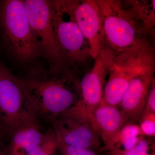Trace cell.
<instances>
[{
	"label": "cell",
	"mask_w": 155,
	"mask_h": 155,
	"mask_svg": "<svg viewBox=\"0 0 155 155\" xmlns=\"http://www.w3.org/2000/svg\"><path fill=\"white\" fill-rule=\"evenodd\" d=\"M18 78L40 121L50 123L80 98V78L64 66H32Z\"/></svg>",
	"instance_id": "6da1fadb"
},
{
	"label": "cell",
	"mask_w": 155,
	"mask_h": 155,
	"mask_svg": "<svg viewBox=\"0 0 155 155\" xmlns=\"http://www.w3.org/2000/svg\"><path fill=\"white\" fill-rule=\"evenodd\" d=\"M54 33L64 66L79 77L91 69L90 48L67 0H50Z\"/></svg>",
	"instance_id": "7a4b0ae2"
},
{
	"label": "cell",
	"mask_w": 155,
	"mask_h": 155,
	"mask_svg": "<svg viewBox=\"0 0 155 155\" xmlns=\"http://www.w3.org/2000/svg\"><path fill=\"white\" fill-rule=\"evenodd\" d=\"M0 44L7 56L22 64L31 63L41 57L24 0L0 1Z\"/></svg>",
	"instance_id": "3957f363"
},
{
	"label": "cell",
	"mask_w": 155,
	"mask_h": 155,
	"mask_svg": "<svg viewBox=\"0 0 155 155\" xmlns=\"http://www.w3.org/2000/svg\"><path fill=\"white\" fill-rule=\"evenodd\" d=\"M97 1L101 17L103 49L116 56L148 39L143 26L123 1Z\"/></svg>",
	"instance_id": "277c9868"
},
{
	"label": "cell",
	"mask_w": 155,
	"mask_h": 155,
	"mask_svg": "<svg viewBox=\"0 0 155 155\" xmlns=\"http://www.w3.org/2000/svg\"><path fill=\"white\" fill-rule=\"evenodd\" d=\"M37 120L19 78L0 61V133L4 142L16 130Z\"/></svg>",
	"instance_id": "5b68a950"
},
{
	"label": "cell",
	"mask_w": 155,
	"mask_h": 155,
	"mask_svg": "<svg viewBox=\"0 0 155 155\" xmlns=\"http://www.w3.org/2000/svg\"><path fill=\"white\" fill-rule=\"evenodd\" d=\"M154 65V51L149 43L114 56L104 87L102 104L119 108L131 79L143 69Z\"/></svg>",
	"instance_id": "8992f818"
},
{
	"label": "cell",
	"mask_w": 155,
	"mask_h": 155,
	"mask_svg": "<svg viewBox=\"0 0 155 155\" xmlns=\"http://www.w3.org/2000/svg\"><path fill=\"white\" fill-rule=\"evenodd\" d=\"M24 5L41 57L47 61L49 67H65L54 33L50 0H24Z\"/></svg>",
	"instance_id": "52a82bcc"
},
{
	"label": "cell",
	"mask_w": 155,
	"mask_h": 155,
	"mask_svg": "<svg viewBox=\"0 0 155 155\" xmlns=\"http://www.w3.org/2000/svg\"><path fill=\"white\" fill-rule=\"evenodd\" d=\"M50 123L58 140L76 147L99 150L101 139L88 116L81 111L71 108Z\"/></svg>",
	"instance_id": "ba28073f"
},
{
	"label": "cell",
	"mask_w": 155,
	"mask_h": 155,
	"mask_svg": "<svg viewBox=\"0 0 155 155\" xmlns=\"http://www.w3.org/2000/svg\"><path fill=\"white\" fill-rule=\"evenodd\" d=\"M114 58L110 51L102 50L91 68L80 78V98L74 107L90 112L101 104L106 79Z\"/></svg>",
	"instance_id": "9c48e42d"
},
{
	"label": "cell",
	"mask_w": 155,
	"mask_h": 155,
	"mask_svg": "<svg viewBox=\"0 0 155 155\" xmlns=\"http://www.w3.org/2000/svg\"><path fill=\"white\" fill-rule=\"evenodd\" d=\"M78 25L88 42L95 60L103 49L101 17L97 0H67Z\"/></svg>",
	"instance_id": "30bf717a"
},
{
	"label": "cell",
	"mask_w": 155,
	"mask_h": 155,
	"mask_svg": "<svg viewBox=\"0 0 155 155\" xmlns=\"http://www.w3.org/2000/svg\"><path fill=\"white\" fill-rule=\"evenodd\" d=\"M155 65L143 69L130 80L122 97L119 109L128 125L139 122L143 114L149 92L154 83Z\"/></svg>",
	"instance_id": "8fae6325"
},
{
	"label": "cell",
	"mask_w": 155,
	"mask_h": 155,
	"mask_svg": "<svg viewBox=\"0 0 155 155\" xmlns=\"http://www.w3.org/2000/svg\"><path fill=\"white\" fill-rule=\"evenodd\" d=\"M82 112L88 116L93 127L104 143V147L101 150L110 151L116 149L121 130L128 125L122 111L119 108L101 103L93 110Z\"/></svg>",
	"instance_id": "7c38bea8"
},
{
	"label": "cell",
	"mask_w": 155,
	"mask_h": 155,
	"mask_svg": "<svg viewBox=\"0 0 155 155\" xmlns=\"http://www.w3.org/2000/svg\"><path fill=\"white\" fill-rule=\"evenodd\" d=\"M46 131L40 121L29 123L16 130L11 135L5 147V155H28L44 136Z\"/></svg>",
	"instance_id": "4fadbf2b"
},
{
	"label": "cell",
	"mask_w": 155,
	"mask_h": 155,
	"mask_svg": "<svg viewBox=\"0 0 155 155\" xmlns=\"http://www.w3.org/2000/svg\"><path fill=\"white\" fill-rule=\"evenodd\" d=\"M137 19L141 23L148 35L154 33L155 1L128 0L123 1Z\"/></svg>",
	"instance_id": "5bb4252c"
},
{
	"label": "cell",
	"mask_w": 155,
	"mask_h": 155,
	"mask_svg": "<svg viewBox=\"0 0 155 155\" xmlns=\"http://www.w3.org/2000/svg\"><path fill=\"white\" fill-rule=\"evenodd\" d=\"M57 137L51 128L46 130L41 141L31 150L28 155H57Z\"/></svg>",
	"instance_id": "9a60e30c"
},
{
	"label": "cell",
	"mask_w": 155,
	"mask_h": 155,
	"mask_svg": "<svg viewBox=\"0 0 155 155\" xmlns=\"http://www.w3.org/2000/svg\"><path fill=\"white\" fill-rule=\"evenodd\" d=\"M58 150L61 155H97L95 151L71 146L57 139Z\"/></svg>",
	"instance_id": "2e32d148"
},
{
	"label": "cell",
	"mask_w": 155,
	"mask_h": 155,
	"mask_svg": "<svg viewBox=\"0 0 155 155\" xmlns=\"http://www.w3.org/2000/svg\"><path fill=\"white\" fill-rule=\"evenodd\" d=\"M110 151L116 155H151L148 152V146L147 143L143 140L137 141L129 149L120 150L116 149Z\"/></svg>",
	"instance_id": "e0dca14e"
},
{
	"label": "cell",
	"mask_w": 155,
	"mask_h": 155,
	"mask_svg": "<svg viewBox=\"0 0 155 155\" xmlns=\"http://www.w3.org/2000/svg\"><path fill=\"white\" fill-rule=\"evenodd\" d=\"M141 129L147 135L155 134V114L142 116L140 120Z\"/></svg>",
	"instance_id": "ac0fdd59"
},
{
	"label": "cell",
	"mask_w": 155,
	"mask_h": 155,
	"mask_svg": "<svg viewBox=\"0 0 155 155\" xmlns=\"http://www.w3.org/2000/svg\"><path fill=\"white\" fill-rule=\"evenodd\" d=\"M155 82L150 89L146 101L145 107L142 117L150 114H155Z\"/></svg>",
	"instance_id": "d6986e66"
},
{
	"label": "cell",
	"mask_w": 155,
	"mask_h": 155,
	"mask_svg": "<svg viewBox=\"0 0 155 155\" xmlns=\"http://www.w3.org/2000/svg\"><path fill=\"white\" fill-rule=\"evenodd\" d=\"M5 147V142L2 138V135L0 134V151H1L4 150Z\"/></svg>",
	"instance_id": "ffe728a7"
},
{
	"label": "cell",
	"mask_w": 155,
	"mask_h": 155,
	"mask_svg": "<svg viewBox=\"0 0 155 155\" xmlns=\"http://www.w3.org/2000/svg\"><path fill=\"white\" fill-rule=\"evenodd\" d=\"M0 155H5V150H4L1 151H0Z\"/></svg>",
	"instance_id": "44dd1931"
},
{
	"label": "cell",
	"mask_w": 155,
	"mask_h": 155,
	"mask_svg": "<svg viewBox=\"0 0 155 155\" xmlns=\"http://www.w3.org/2000/svg\"><path fill=\"white\" fill-rule=\"evenodd\" d=\"M109 154H110V155H116V154H114V153H113L112 152H111L110 151V152L109 153Z\"/></svg>",
	"instance_id": "7402d4cb"
},
{
	"label": "cell",
	"mask_w": 155,
	"mask_h": 155,
	"mask_svg": "<svg viewBox=\"0 0 155 155\" xmlns=\"http://www.w3.org/2000/svg\"><path fill=\"white\" fill-rule=\"evenodd\" d=\"M153 155H155V154H153Z\"/></svg>",
	"instance_id": "603a6c76"
},
{
	"label": "cell",
	"mask_w": 155,
	"mask_h": 155,
	"mask_svg": "<svg viewBox=\"0 0 155 155\" xmlns=\"http://www.w3.org/2000/svg\"><path fill=\"white\" fill-rule=\"evenodd\" d=\"M0 134H1V133H0Z\"/></svg>",
	"instance_id": "cb8c5ba5"
}]
</instances>
